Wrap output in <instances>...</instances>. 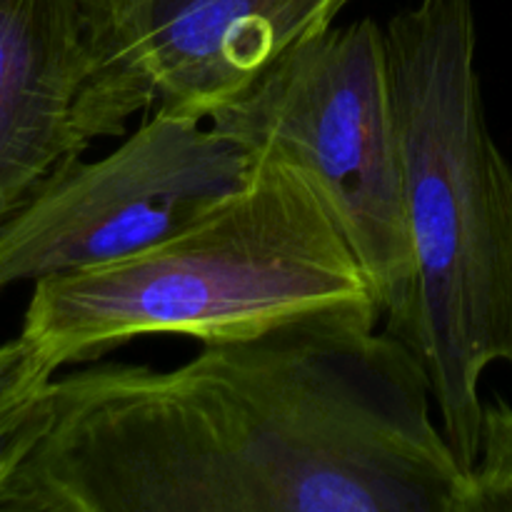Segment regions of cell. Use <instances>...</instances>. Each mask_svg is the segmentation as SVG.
<instances>
[{"label": "cell", "mask_w": 512, "mask_h": 512, "mask_svg": "<svg viewBox=\"0 0 512 512\" xmlns=\"http://www.w3.org/2000/svg\"><path fill=\"white\" fill-rule=\"evenodd\" d=\"M45 378H55V373L48 365L40 363L23 335L0 343V395Z\"/></svg>", "instance_id": "30bf717a"}, {"label": "cell", "mask_w": 512, "mask_h": 512, "mask_svg": "<svg viewBox=\"0 0 512 512\" xmlns=\"http://www.w3.org/2000/svg\"><path fill=\"white\" fill-rule=\"evenodd\" d=\"M378 323L315 315L170 370L53 378V423L0 512H458L428 373Z\"/></svg>", "instance_id": "6da1fadb"}, {"label": "cell", "mask_w": 512, "mask_h": 512, "mask_svg": "<svg viewBox=\"0 0 512 512\" xmlns=\"http://www.w3.org/2000/svg\"><path fill=\"white\" fill-rule=\"evenodd\" d=\"M333 313L383 320L313 180L260 153L243 188L170 238L35 280L20 335L58 373L148 335L208 345Z\"/></svg>", "instance_id": "3957f363"}, {"label": "cell", "mask_w": 512, "mask_h": 512, "mask_svg": "<svg viewBox=\"0 0 512 512\" xmlns=\"http://www.w3.org/2000/svg\"><path fill=\"white\" fill-rule=\"evenodd\" d=\"M458 512H512V405L495 400L483 410L480 450L465 473Z\"/></svg>", "instance_id": "ba28073f"}, {"label": "cell", "mask_w": 512, "mask_h": 512, "mask_svg": "<svg viewBox=\"0 0 512 512\" xmlns=\"http://www.w3.org/2000/svg\"><path fill=\"white\" fill-rule=\"evenodd\" d=\"M145 110L108 0H0V225Z\"/></svg>", "instance_id": "8992f818"}, {"label": "cell", "mask_w": 512, "mask_h": 512, "mask_svg": "<svg viewBox=\"0 0 512 512\" xmlns=\"http://www.w3.org/2000/svg\"><path fill=\"white\" fill-rule=\"evenodd\" d=\"M53 378L0 395V488L13 478L53 423Z\"/></svg>", "instance_id": "9c48e42d"}, {"label": "cell", "mask_w": 512, "mask_h": 512, "mask_svg": "<svg viewBox=\"0 0 512 512\" xmlns=\"http://www.w3.org/2000/svg\"><path fill=\"white\" fill-rule=\"evenodd\" d=\"M208 123L313 180L373 285L385 330L408 345L415 258L385 28L363 18L305 40Z\"/></svg>", "instance_id": "277c9868"}, {"label": "cell", "mask_w": 512, "mask_h": 512, "mask_svg": "<svg viewBox=\"0 0 512 512\" xmlns=\"http://www.w3.org/2000/svg\"><path fill=\"white\" fill-rule=\"evenodd\" d=\"M253 155L208 118L153 110L105 158L70 160L0 225V293L130 258L243 188Z\"/></svg>", "instance_id": "5b68a950"}, {"label": "cell", "mask_w": 512, "mask_h": 512, "mask_svg": "<svg viewBox=\"0 0 512 512\" xmlns=\"http://www.w3.org/2000/svg\"><path fill=\"white\" fill-rule=\"evenodd\" d=\"M350 0H108L153 110L208 118L270 65L333 28Z\"/></svg>", "instance_id": "52a82bcc"}, {"label": "cell", "mask_w": 512, "mask_h": 512, "mask_svg": "<svg viewBox=\"0 0 512 512\" xmlns=\"http://www.w3.org/2000/svg\"><path fill=\"white\" fill-rule=\"evenodd\" d=\"M385 38L415 258L408 345L468 473L483 375L512 368V165L485 118L473 0H420Z\"/></svg>", "instance_id": "7a4b0ae2"}]
</instances>
